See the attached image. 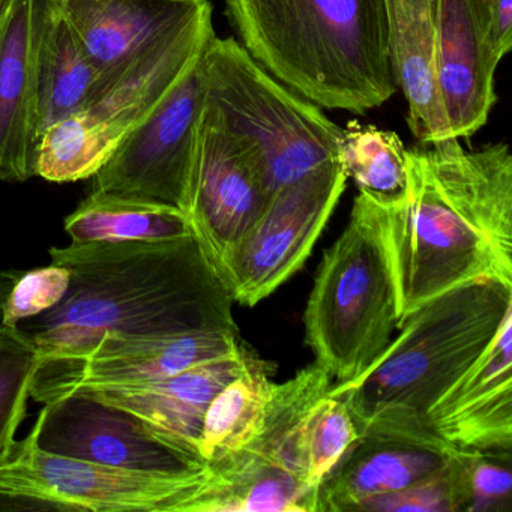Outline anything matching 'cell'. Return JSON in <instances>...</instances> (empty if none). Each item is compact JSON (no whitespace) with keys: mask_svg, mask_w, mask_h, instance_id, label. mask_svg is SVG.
<instances>
[{"mask_svg":"<svg viewBox=\"0 0 512 512\" xmlns=\"http://www.w3.org/2000/svg\"><path fill=\"white\" fill-rule=\"evenodd\" d=\"M254 356L242 346L233 355L197 365L175 376L85 386L68 395H86L127 410L199 448L209 404L227 383L247 368Z\"/></svg>","mask_w":512,"mask_h":512,"instance_id":"19","label":"cell"},{"mask_svg":"<svg viewBox=\"0 0 512 512\" xmlns=\"http://www.w3.org/2000/svg\"><path fill=\"white\" fill-rule=\"evenodd\" d=\"M70 280V271L53 263L20 275L2 302L0 325L16 328L19 323L52 310L67 295Z\"/></svg>","mask_w":512,"mask_h":512,"instance_id":"29","label":"cell"},{"mask_svg":"<svg viewBox=\"0 0 512 512\" xmlns=\"http://www.w3.org/2000/svg\"><path fill=\"white\" fill-rule=\"evenodd\" d=\"M214 37L211 10L134 62L94 103L47 128L38 142L35 176L55 184L94 178Z\"/></svg>","mask_w":512,"mask_h":512,"instance_id":"7","label":"cell"},{"mask_svg":"<svg viewBox=\"0 0 512 512\" xmlns=\"http://www.w3.org/2000/svg\"><path fill=\"white\" fill-rule=\"evenodd\" d=\"M44 0H11L0 23V181L35 176L38 142V46Z\"/></svg>","mask_w":512,"mask_h":512,"instance_id":"16","label":"cell"},{"mask_svg":"<svg viewBox=\"0 0 512 512\" xmlns=\"http://www.w3.org/2000/svg\"><path fill=\"white\" fill-rule=\"evenodd\" d=\"M11 0H0V23L7 16L8 10H10Z\"/></svg>","mask_w":512,"mask_h":512,"instance_id":"32","label":"cell"},{"mask_svg":"<svg viewBox=\"0 0 512 512\" xmlns=\"http://www.w3.org/2000/svg\"><path fill=\"white\" fill-rule=\"evenodd\" d=\"M268 200L253 158L203 107L187 217L217 271L259 220Z\"/></svg>","mask_w":512,"mask_h":512,"instance_id":"12","label":"cell"},{"mask_svg":"<svg viewBox=\"0 0 512 512\" xmlns=\"http://www.w3.org/2000/svg\"><path fill=\"white\" fill-rule=\"evenodd\" d=\"M70 271L56 307L16 326L40 362L80 358L101 337L238 332L233 301L196 236L163 241L73 242L50 248Z\"/></svg>","mask_w":512,"mask_h":512,"instance_id":"1","label":"cell"},{"mask_svg":"<svg viewBox=\"0 0 512 512\" xmlns=\"http://www.w3.org/2000/svg\"><path fill=\"white\" fill-rule=\"evenodd\" d=\"M271 365L254 356L209 404L203 419L199 451L206 461L218 460L247 445L265 413L272 380Z\"/></svg>","mask_w":512,"mask_h":512,"instance_id":"24","label":"cell"},{"mask_svg":"<svg viewBox=\"0 0 512 512\" xmlns=\"http://www.w3.org/2000/svg\"><path fill=\"white\" fill-rule=\"evenodd\" d=\"M71 241H163L193 235L190 220L181 209L133 197L94 193L64 221Z\"/></svg>","mask_w":512,"mask_h":512,"instance_id":"23","label":"cell"},{"mask_svg":"<svg viewBox=\"0 0 512 512\" xmlns=\"http://www.w3.org/2000/svg\"><path fill=\"white\" fill-rule=\"evenodd\" d=\"M248 55L323 109L367 115L395 94L388 0H226Z\"/></svg>","mask_w":512,"mask_h":512,"instance_id":"3","label":"cell"},{"mask_svg":"<svg viewBox=\"0 0 512 512\" xmlns=\"http://www.w3.org/2000/svg\"><path fill=\"white\" fill-rule=\"evenodd\" d=\"M338 163L359 193L383 208L403 205L409 193L406 148L392 131L352 121L343 128Z\"/></svg>","mask_w":512,"mask_h":512,"instance_id":"25","label":"cell"},{"mask_svg":"<svg viewBox=\"0 0 512 512\" xmlns=\"http://www.w3.org/2000/svg\"><path fill=\"white\" fill-rule=\"evenodd\" d=\"M241 349L238 332L223 329L175 337H101L80 358L40 362L31 397L46 404L85 386L163 379Z\"/></svg>","mask_w":512,"mask_h":512,"instance_id":"13","label":"cell"},{"mask_svg":"<svg viewBox=\"0 0 512 512\" xmlns=\"http://www.w3.org/2000/svg\"><path fill=\"white\" fill-rule=\"evenodd\" d=\"M512 311V286L461 284L398 322L400 335L361 377L334 385L359 433L433 430L427 412L478 361Z\"/></svg>","mask_w":512,"mask_h":512,"instance_id":"4","label":"cell"},{"mask_svg":"<svg viewBox=\"0 0 512 512\" xmlns=\"http://www.w3.org/2000/svg\"><path fill=\"white\" fill-rule=\"evenodd\" d=\"M29 434L50 454L107 466L169 475H191L208 466L193 443L86 395L44 404Z\"/></svg>","mask_w":512,"mask_h":512,"instance_id":"11","label":"cell"},{"mask_svg":"<svg viewBox=\"0 0 512 512\" xmlns=\"http://www.w3.org/2000/svg\"><path fill=\"white\" fill-rule=\"evenodd\" d=\"M388 23L392 76L409 106L410 131L421 143L451 139L434 70L433 0H388Z\"/></svg>","mask_w":512,"mask_h":512,"instance_id":"21","label":"cell"},{"mask_svg":"<svg viewBox=\"0 0 512 512\" xmlns=\"http://www.w3.org/2000/svg\"><path fill=\"white\" fill-rule=\"evenodd\" d=\"M37 367L34 344L19 329L0 325V466L16 445Z\"/></svg>","mask_w":512,"mask_h":512,"instance_id":"27","label":"cell"},{"mask_svg":"<svg viewBox=\"0 0 512 512\" xmlns=\"http://www.w3.org/2000/svg\"><path fill=\"white\" fill-rule=\"evenodd\" d=\"M470 449H460L448 466L395 493L361 503L355 512H464Z\"/></svg>","mask_w":512,"mask_h":512,"instance_id":"28","label":"cell"},{"mask_svg":"<svg viewBox=\"0 0 512 512\" xmlns=\"http://www.w3.org/2000/svg\"><path fill=\"white\" fill-rule=\"evenodd\" d=\"M203 71L206 109L253 158L269 197L338 161L343 128L260 67L238 41L212 38Z\"/></svg>","mask_w":512,"mask_h":512,"instance_id":"6","label":"cell"},{"mask_svg":"<svg viewBox=\"0 0 512 512\" xmlns=\"http://www.w3.org/2000/svg\"><path fill=\"white\" fill-rule=\"evenodd\" d=\"M332 388L311 407L302 428L301 449L305 473L307 481L314 487H319L359 437L349 404Z\"/></svg>","mask_w":512,"mask_h":512,"instance_id":"26","label":"cell"},{"mask_svg":"<svg viewBox=\"0 0 512 512\" xmlns=\"http://www.w3.org/2000/svg\"><path fill=\"white\" fill-rule=\"evenodd\" d=\"M434 70L449 137H470L496 103L491 56L475 0H433Z\"/></svg>","mask_w":512,"mask_h":512,"instance_id":"17","label":"cell"},{"mask_svg":"<svg viewBox=\"0 0 512 512\" xmlns=\"http://www.w3.org/2000/svg\"><path fill=\"white\" fill-rule=\"evenodd\" d=\"M347 179L340 163L331 161L269 197L259 220L218 271L233 301L254 307L304 266Z\"/></svg>","mask_w":512,"mask_h":512,"instance_id":"8","label":"cell"},{"mask_svg":"<svg viewBox=\"0 0 512 512\" xmlns=\"http://www.w3.org/2000/svg\"><path fill=\"white\" fill-rule=\"evenodd\" d=\"M464 512H511V451L470 449Z\"/></svg>","mask_w":512,"mask_h":512,"instance_id":"30","label":"cell"},{"mask_svg":"<svg viewBox=\"0 0 512 512\" xmlns=\"http://www.w3.org/2000/svg\"><path fill=\"white\" fill-rule=\"evenodd\" d=\"M400 322L383 206L359 193L340 238L325 251L304 313L305 340L334 385L370 370Z\"/></svg>","mask_w":512,"mask_h":512,"instance_id":"5","label":"cell"},{"mask_svg":"<svg viewBox=\"0 0 512 512\" xmlns=\"http://www.w3.org/2000/svg\"><path fill=\"white\" fill-rule=\"evenodd\" d=\"M409 193L383 208L400 319L440 293L490 278L512 286V155L458 139L406 149Z\"/></svg>","mask_w":512,"mask_h":512,"instance_id":"2","label":"cell"},{"mask_svg":"<svg viewBox=\"0 0 512 512\" xmlns=\"http://www.w3.org/2000/svg\"><path fill=\"white\" fill-rule=\"evenodd\" d=\"M205 475L206 469L169 475L62 457L38 448L29 434L0 466V494L83 511L178 512Z\"/></svg>","mask_w":512,"mask_h":512,"instance_id":"9","label":"cell"},{"mask_svg":"<svg viewBox=\"0 0 512 512\" xmlns=\"http://www.w3.org/2000/svg\"><path fill=\"white\" fill-rule=\"evenodd\" d=\"M485 44L499 64L512 47V0H475Z\"/></svg>","mask_w":512,"mask_h":512,"instance_id":"31","label":"cell"},{"mask_svg":"<svg viewBox=\"0 0 512 512\" xmlns=\"http://www.w3.org/2000/svg\"><path fill=\"white\" fill-rule=\"evenodd\" d=\"M203 53L95 173L94 193L173 206L187 215L197 133L205 107Z\"/></svg>","mask_w":512,"mask_h":512,"instance_id":"10","label":"cell"},{"mask_svg":"<svg viewBox=\"0 0 512 512\" xmlns=\"http://www.w3.org/2000/svg\"><path fill=\"white\" fill-rule=\"evenodd\" d=\"M460 449L434 430L362 431L320 482L317 512H355L367 500L436 475Z\"/></svg>","mask_w":512,"mask_h":512,"instance_id":"14","label":"cell"},{"mask_svg":"<svg viewBox=\"0 0 512 512\" xmlns=\"http://www.w3.org/2000/svg\"><path fill=\"white\" fill-rule=\"evenodd\" d=\"M319 488L241 448L209 461L178 512H317Z\"/></svg>","mask_w":512,"mask_h":512,"instance_id":"20","label":"cell"},{"mask_svg":"<svg viewBox=\"0 0 512 512\" xmlns=\"http://www.w3.org/2000/svg\"><path fill=\"white\" fill-rule=\"evenodd\" d=\"M428 424L461 449H512V311L478 361L431 406Z\"/></svg>","mask_w":512,"mask_h":512,"instance_id":"18","label":"cell"},{"mask_svg":"<svg viewBox=\"0 0 512 512\" xmlns=\"http://www.w3.org/2000/svg\"><path fill=\"white\" fill-rule=\"evenodd\" d=\"M106 89L134 62L212 10L209 0H61Z\"/></svg>","mask_w":512,"mask_h":512,"instance_id":"15","label":"cell"},{"mask_svg":"<svg viewBox=\"0 0 512 512\" xmlns=\"http://www.w3.org/2000/svg\"><path fill=\"white\" fill-rule=\"evenodd\" d=\"M106 91L62 10L61 0H44L38 46V131L94 103Z\"/></svg>","mask_w":512,"mask_h":512,"instance_id":"22","label":"cell"}]
</instances>
